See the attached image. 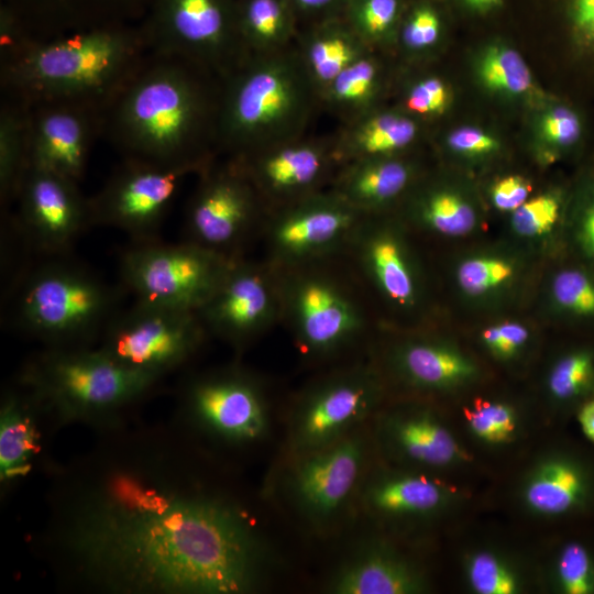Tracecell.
I'll return each mask as SVG.
<instances>
[{
  "mask_svg": "<svg viewBox=\"0 0 594 594\" xmlns=\"http://www.w3.org/2000/svg\"><path fill=\"white\" fill-rule=\"evenodd\" d=\"M364 217L331 188L277 207L266 232L273 263L289 270L334 253L350 244Z\"/></svg>",
  "mask_w": 594,
  "mask_h": 594,
  "instance_id": "7402d4cb",
  "label": "cell"
},
{
  "mask_svg": "<svg viewBox=\"0 0 594 594\" xmlns=\"http://www.w3.org/2000/svg\"><path fill=\"white\" fill-rule=\"evenodd\" d=\"M231 260L189 241L163 244L155 240L128 249L120 272L136 300L197 312Z\"/></svg>",
  "mask_w": 594,
  "mask_h": 594,
  "instance_id": "2e32d148",
  "label": "cell"
},
{
  "mask_svg": "<svg viewBox=\"0 0 594 594\" xmlns=\"http://www.w3.org/2000/svg\"><path fill=\"white\" fill-rule=\"evenodd\" d=\"M160 380L86 345L48 348L25 364L19 378L56 427L84 424L99 430L125 420L128 407Z\"/></svg>",
  "mask_w": 594,
  "mask_h": 594,
  "instance_id": "5b68a950",
  "label": "cell"
},
{
  "mask_svg": "<svg viewBox=\"0 0 594 594\" xmlns=\"http://www.w3.org/2000/svg\"><path fill=\"white\" fill-rule=\"evenodd\" d=\"M384 365L411 397L449 405L479 387L485 370L468 351L449 342L408 339L394 345Z\"/></svg>",
  "mask_w": 594,
  "mask_h": 594,
  "instance_id": "d4e9b609",
  "label": "cell"
},
{
  "mask_svg": "<svg viewBox=\"0 0 594 594\" xmlns=\"http://www.w3.org/2000/svg\"><path fill=\"white\" fill-rule=\"evenodd\" d=\"M151 0H6L34 34L51 36L128 21Z\"/></svg>",
  "mask_w": 594,
  "mask_h": 594,
  "instance_id": "f546056e",
  "label": "cell"
},
{
  "mask_svg": "<svg viewBox=\"0 0 594 594\" xmlns=\"http://www.w3.org/2000/svg\"><path fill=\"white\" fill-rule=\"evenodd\" d=\"M537 404L551 429L561 426L594 393V352L576 349L558 355L541 378Z\"/></svg>",
  "mask_w": 594,
  "mask_h": 594,
  "instance_id": "e575fe53",
  "label": "cell"
},
{
  "mask_svg": "<svg viewBox=\"0 0 594 594\" xmlns=\"http://www.w3.org/2000/svg\"><path fill=\"white\" fill-rule=\"evenodd\" d=\"M556 431L486 485L488 512L536 536L594 513V462Z\"/></svg>",
  "mask_w": 594,
  "mask_h": 594,
  "instance_id": "8992f818",
  "label": "cell"
},
{
  "mask_svg": "<svg viewBox=\"0 0 594 594\" xmlns=\"http://www.w3.org/2000/svg\"><path fill=\"white\" fill-rule=\"evenodd\" d=\"M279 271L282 315L304 353L330 356L359 338L363 315L343 286L305 266Z\"/></svg>",
  "mask_w": 594,
  "mask_h": 594,
  "instance_id": "d6986e66",
  "label": "cell"
},
{
  "mask_svg": "<svg viewBox=\"0 0 594 594\" xmlns=\"http://www.w3.org/2000/svg\"><path fill=\"white\" fill-rule=\"evenodd\" d=\"M447 406L462 442L490 482L513 469L552 430L536 399L476 387Z\"/></svg>",
  "mask_w": 594,
  "mask_h": 594,
  "instance_id": "5bb4252c",
  "label": "cell"
},
{
  "mask_svg": "<svg viewBox=\"0 0 594 594\" xmlns=\"http://www.w3.org/2000/svg\"><path fill=\"white\" fill-rule=\"evenodd\" d=\"M178 416L186 431L229 448L256 444L271 428L262 384L233 365L190 378L180 394Z\"/></svg>",
  "mask_w": 594,
  "mask_h": 594,
  "instance_id": "7c38bea8",
  "label": "cell"
},
{
  "mask_svg": "<svg viewBox=\"0 0 594 594\" xmlns=\"http://www.w3.org/2000/svg\"><path fill=\"white\" fill-rule=\"evenodd\" d=\"M284 486L296 513L311 527H331L354 502L375 460L370 424L323 448L290 457Z\"/></svg>",
  "mask_w": 594,
  "mask_h": 594,
  "instance_id": "9a60e30c",
  "label": "cell"
},
{
  "mask_svg": "<svg viewBox=\"0 0 594 594\" xmlns=\"http://www.w3.org/2000/svg\"><path fill=\"white\" fill-rule=\"evenodd\" d=\"M375 458L482 486L490 480L470 454L447 405L404 397L385 402L370 422Z\"/></svg>",
  "mask_w": 594,
  "mask_h": 594,
  "instance_id": "ba28073f",
  "label": "cell"
},
{
  "mask_svg": "<svg viewBox=\"0 0 594 594\" xmlns=\"http://www.w3.org/2000/svg\"><path fill=\"white\" fill-rule=\"evenodd\" d=\"M111 289L90 271L52 262L29 275L16 302L20 326L48 348L81 346L107 321Z\"/></svg>",
  "mask_w": 594,
  "mask_h": 594,
  "instance_id": "9c48e42d",
  "label": "cell"
},
{
  "mask_svg": "<svg viewBox=\"0 0 594 594\" xmlns=\"http://www.w3.org/2000/svg\"><path fill=\"white\" fill-rule=\"evenodd\" d=\"M209 164L164 165L124 157L88 198L90 223L122 230L138 243L155 241L180 183Z\"/></svg>",
  "mask_w": 594,
  "mask_h": 594,
  "instance_id": "ac0fdd59",
  "label": "cell"
},
{
  "mask_svg": "<svg viewBox=\"0 0 594 594\" xmlns=\"http://www.w3.org/2000/svg\"><path fill=\"white\" fill-rule=\"evenodd\" d=\"M572 18L579 36L594 44V0H574Z\"/></svg>",
  "mask_w": 594,
  "mask_h": 594,
  "instance_id": "f5cc1de1",
  "label": "cell"
},
{
  "mask_svg": "<svg viewBox=\"0 0 594 594\" xmlns=\"http://www.w3.org/2000/svg\"><path fill=\"white\" fill-rule=\"evenodd\" d=\"M482 515L442 543L451 576L465 594H541L538 538L508 520Z\"/></svg>",
  "mask_w": 594,
  "mask_h": 594,
  "instance_id": "30bf717a",
  "label": "cell"
},
{
  "mask_svg": "<svg viewBox=\"0 0 594 594\" xmlns=\"http://www.w3.org/2000/svg\"><path fill=\"white\" fill-rule=\"evenodd\" d=\"M141 25L152 53L189 61L220 80L248 57L237 0H152Z\"/></svg>",
  "mask_w": 594,
  "mask_h": 594,
  "instance_id": "8fae6325",
  "label": "cell"
},
{
  "mask_svg": "<svg viewBox=\"0 0 594 594\" xmlns=\"http://www.w3.org/2000/svg\"><path fill=\"white\" fill-rule=\"evenodd\" d=\"M238 30L246 56L292 47L299 20L289 0H237Z\"/></svg>",
  "mask_w": 594,
  "mask_h": 594,
  "instance_id": "d590c367",
  "label": "cell"
},
{
  "mask_svg": "<svg viewBox=\"0 0 594 594\" xmlns=\"http://www.w3.org/2000/svg\"><path fill=\"white\" fill-rule=\"evenodd\" d=\"M552 292L562 308L580 316L594 315V282L583 272L566 270L559 273Z\"/></svg>",
  "mask_w": 594,
  "mask_h": 594,
  "instance_id": "f6af8a7d",
  "label": "cell"
},
{
  "mask_svg": "<svg viewBox=\"0 0 594 594\" xmlns=\"http://www.w3.org/2000/svg\"><path fill=\"white\" fill-rule=\"evenodd\" d=\"M150 54L142 25L129 22L29 37L0 58L1 96L25 106L68 100L106 111Z\"/></svg>",
  "mask_w": 594,
  "mask_h": 594,
  "instance_id": "3957f363",
  "label": "cell"
},
{
  "mask_svg": "<svg viewBox=\"0 0 594 594\" xmlns=\"http://www.w3.org/2000/svg\"><path fill=\"white\" fill-rule=\"evenodd\" d=\"M541 129L548 142L566 146L578 141L581 133V123L572 110L565 107H557L544 116Z\"/></svg>",
  "mask_w": 594,
  "mask_h": 594,
  "instance_id": "c3c4849f",
  "label": "cell"
},
{
  "mask_svg": "<svg viewBox=\"0 0 594 594\" xmlns=\"http://www.w3.org/2000/svg\"><path fill=\"white\" fill-rule=\"evenodd\" d=\"M356 501L376 529L439 547L462 525L488 512L486 486L395 466L376 458Z\"/></svg>",
  "mask_w": 594,
  "mask_h": 594,
  "instance_id": "52a82bcc",
  "label": "cell"
},
{
  "mask_svg": "<svg viewBox=\"0 0 594 594\" xmlns=\"http://www.w3.org/2000/svg\"><path fill=\"white\" fill-rule=\"evenodd\" d=\"M105 112L97 106L68 100L28 106L30 166L79 184L92 145L102 136Z\"/></svg>",
  "mask_w": 594,
  "mask_h": 594,
  "instance_id": "cb8c5ba5",
  "label": "cell"
},
{
  "mask_svg": "<svg viewBox=\"0 0 594 594\" xmlns=\"http://www.w3.org/2000/svg\"><path fill=\"white\" fill-rule=\"evenodd\" d=\"M215 163L198 174V185L186 209L187 241L234 258L264 202L233 158L220 166Z\"/></svg>",
  "mask_w": 594,
  "mask_h": 594,
  "instance_id": "ffe728a7",
  "label": "cell"
},
{
  "mask_svg": "<svg viewBox=\"0 0 594 594\" xmlns=\"http://www.w3.org/2000/svg\"><path fill=\"white\" fill-rule=\"evenodd\" d=\"M416 216L429 229L452 237L466 234L475 223L471 206L448 190H437L421 197L416 205Z\"/></svg>",
  "mask_w": 594,
  "mask_h": 594,
  "instance_id": "ab89813d",
  "label": "cell"
},
{
  "mask_svg": "<svg viewBox=\"0 0 594 594\" xmlns=\"http://www.w3.org/2000/svg\"><path fill=\"white\" fill-rule=\"evenodd\" d=\"M462 2L470 9L482 13L497 9L503 4V0H462Z\"/></svg>",
  "mask_w": 594,
  "mask_h": 594,
  "instance_id": "9f6ffc18",
  "label": "cell"
},
{
  "mask_svg": "<svg viewBox=\"0 0 594 594\" xmlns=\"http://www.w3.org/2000/svg\"><path fill=\"white\" fill-rule=\"evenodd\" d=\"M350 245L359 266L387 300L400 308L416 305L418 286L415 270L404 242L395 231L369 222L365 216Z\"/></svg>",
  "mask_w": 594,
  "mask_h": 594,
  "instance_id": "83f0119b",
  "label": "cell"
},
{
  "mask_svg": "<svg viewBox=\"0 0 594 594\" xmlns=\"http://www.w3.org/2000/svg\"><path fill=\"white\" fill-rule=\"evenodd\" d=\"M340 166L331 189L365 216L397 199L414 178L413 166L396 156L356 160Z\"/></svg>",
  "mask_w": 594,
  "mask_h": 594,
  "instance_id": "1f68e13d",
  "label": "cell"
},
{
  "mask_svg": "<svg viewBox=\"0 0 594 594\" xmlns=\"http://www.w3.org/2000/svg\"><path fill=\"white\" fill-rule=\"evenodd\" d=\"M418 133V123L410 114L376 109L344 124L333 139L334 154L339 165L363 158L395 156L410 146Z\"/></svg>",
  "mask_w": 594,
  "mask_h": 594,
  "instance_id": "d6a6232c",
  "label": "cell"
},
{
  "mask_svg": "<svg viewBox=\"0 0 594 594\" xmlns=\"http://www.w3.org/2000/svg\"><path fill=\"white\" fill-rule=\"evenodd\" d=\"M560 204L552 195H543L527 200L513 213L512 223L521 235L535 237L547 233L556 224Z\"/></svg>",
  "mask_w": 594,
  "mask_h": 594,
  "instance_id": "bcb514c9",
  "label": "cell"
},
{
  "mask_svg": "<svg viewBox=\"0 0 594 594\" xmlns=\"http://www.w3.org/2000/svg\"><path fill=\"white\" fill-rule=\"evenodd\" d=\"M479 75L491 90L524 94L531 87V75L521 56L505 45L490 46L479 63Z\"/></svg>",
  "mask_w": 594,
  "mask_h": 594,
  "instance_id": "60d3db41",
  "label": "cell"
},
{
  "mask_svg": "<svg viewBox=\"0 0 594 594\" xmlns=\"http://www.w3.org/2000/svg\"><path fill=\"white\" fill-rule=\"evenodd\" d=\"M207 332L196 311L136 300L109 322L99 348L129 369L162 378L198 352Z\"/></svg>",
  "mask_w": 594,
  "mask_h": 594,
  "instance_id": "e0dca14e",
  "label": "cell"
},
{
  "mask_svg": "<svg viewBox=\"0 0 594 594\" xmlns=\"http://www.w3.org/2000/svg\"><path fill=\"white\" fill-rule=\"evenodd\" d=\"M233 158L251 180L263 202L277 207L321 190L339 165L333 140L304 136Z\"/></svg>",
  "mask_w": 594,
  "mask_h": 594,
  "instance_id": "484cf974",
  "label": "cell"
},
{
  "mask_svg": "<svg viewBox=\"0 0 594 594\" xmlns=\"http://www.w3.org/2000/svg\"><path fill=\"white\" fill-rule=\"evenodd\" d=\"M448 145L453 151L477 155L495 151L497 141L485 132L475 128H461L448 136Z\"/></svg>",
  "mask_w": 594,
  "mask_h": 594,
  "instance_id": "f907efd6",
  "label": "cell"
},
{
  "mask_svg": "<svg viewBox=\"0 0 594 594\" xmlns=\"http://www.w3.org/2000/svg\"><path fill=\"white\" fill-rule=\"evenodd\" d=\"M580 234L586 251L594 257V191L584 211Z\"/></svg>",
  "mask_w": 594,
  "mask_h": 594,
  "instance_id": "db71d44e",
  "label": "cell"
},
{
  "mask_svg": "<svg viewBox=\"0 0 594 594\" xmlns=\"http://www.w3.org/2000/svg\"><path fill=\"white\" fill-rule=\"evenodd\" d=\"M441 19L428 1L415 2L404 10L396 40L408 53H422L433 47L440 38Z\"/></svg>",
  "mask_w": 594,
  "mask_h": 594,
  "instance_id": "b9f144b4",
  "label": "cell"
},
{
  "mask_svg": "<svg viewBox=\"0 0 594 594\" xmlns=\"http://www.w3.org/2000/svg\"><path fill=\"white\" fill-rule=\"evenodd\" d=\"M382 373L365 364L317 380L298 396L290 413V457L314 451L367 426L386 402Z\"/></svg>",
  "mask_w": 594,
  "mask_h": 594,
  "instance_id": "4fadbf2b",
  "label": "cell"
},
{
  "mask_svg": "<svg viewBox=\"0 0 594 594\" xmlns=\"http://www.w3.org/2000/svg\"><path fill=\"white\" fill-rule=\"evenodd\" d=\"M349 0H289L299 23H312L339 16Z\"/></svg>",
  "mask_w": 594,
  "mask_h": 594,
  "instance_id": "816d5d0a",
  "label": "cell"
},
{
  "mask_svg": "<svg viewBox=\"0 0 594 594\" xmlns=\"http://www.w3.org/2000/svg\"><path fill=\"white\" fill-rule=\"evenodd\" d=\"M583 435L594 443V398L586 400L575 415Z\"/></svg>",
  "mask_w": 594,
  "mask_h": 594,
  "instance_id": "11a10c76",
  "label": "cell"
},
{
  "mask_svg": "<svg viewBox=\"0 0 594 594\" xmlns=\"http://www.w3.org/2000/svg\"><path fill=\"white\" fill-rule=\"evenodd\" d=\"M530 184L520 176H508L497 182L492 189L495 207L503 211H515L527 201Z\"/></svg>",
  "mask_w": 594,
  "mask_h": 594,
  "instance_id": "681fc988",
  "label": "cell"
},
{
  "mask_svg": "<svg viewBox=\"0 0 594 594\" xmlns=\"http://www.w3.org/2000/svg\"><path fill=\"white\" fill-rule=\"evenodd\" d=\"M55 472L36 538L57 580L108 594H251L272 565L248 509L195 472L178 424L123 420Z\"/></svg>",
  "mask_w": 594,
  "mask_h": 594,
  "instance_id": "6da1fadb",
  "label": "cell"
},
{
  "mask_svg": "<svg viewBox=\"0 0 594 594\" xmlns=\"http://www.w3.org/2000/svg\"><path fill=\"white\" fill-rule=\"evenodd\" d=\"M295 47L320 99L329 84L371 50L342 15L299 29Z\"/></svg>",
  "mask_w": 594,
  "mask_h": 594,
  "instance_id": "4dcf8cb0",
  "label": "cell"
},
{
  "mask_svg": "<svg viewBox=\"0 0 594 594\" xmlns=\"http://www.w3.org/2000/svg\"><path fill=\"white\" fill-rule=\"evenodd\" d=\"M318 105L295 44L248 56L221 80L217 152L239 156L304 136Z\"/></svg>",
  "mask_w": 594,
  "mask_h": 594,
  "instance_id": "277c9868",
  "label": "cell"
},
{
  "mask_svg": "<svg viewBox=\"0 0 594 594\" xmlns=\"http://www.w3.org/2000/svg\"><path fill=\"white\" fill-rule=\"evenodd\" d=\"M30 168L28 106L1 96L0 106V198L16 201Z\"/></svg>",
  "mask_w": 594,
  "mask_h": 594,
  "instance_id": "74e56055",
  "label": "cell"
},
{
  "mask_svg": "<svg viewBox=\"0 0 594 594\" xmlns=\"http://www.w3.org/2000/svg\"><path fill=\"white\" fill-rule=\"evenodd\" d=\"M382 88V67L374 51L338 75L320 95V105L344 124L376 110Z\"/></svg>",
  "mask_w": 594,
  "mask_h": 594,
  "instance_id": "8d00e7d4",
  "label": "cell"
},
{
  "mask_svg": "<svg viewBox=\"0 0 594 594\" xmlns=\"http://www.w3.org/2000/svg\"><path fill=\"white\" fill-rule=\"evenodd\" d=\"M403 13V0H349L341 15L374 51L375 46L396 40Z\"/></svg>",
  "mask_w": 594,
  "mask_h": 594,
  "instance_id": "f35d334b",
  "label": "cell"
},
{
  "mask_svg": "<svg viewBox=\"0 0 594 594\" xmlns=\"http://www.w3.org/2000/svg\"><path fill=\"white\" fill-rule=\"evenodd\" d=\"M221 80L184 58L152 53L107 108L102 136L124 157L211 163Z\"/></svg>",
  "mask_w": 594,
  "mask_h": 594,
  "instance_id": "7a4b0ae2",
  "label": "cell"
},
{
  "mask_svg": "<svg viewBox=\"0 0 594 594\" xmlns=\"http://www.w3.org/2000/svg\"><path fill=\"white\" fill-rule=\"evenodd\" d=\"M439 546L406 541L375 531L339 564L326 584L331 594H430L438 571L431 559Z\"/></svg>",
  "mask_w": 594,
  "mask_h": 594,
  "instance_id": "44dd1931",
  "label": "cell"
},
{
  "mask_svg": "<svg viewBox=\"0 0 594 594\" xmlns=\"http://www.w3.org/2000/svg\"><path fill=\"white\" fill-rule=\"evenodd\" d=\"M43 420L47 418L42 408L23 387L7 391L2 396L0 485L4 490L20 484L37 464L43 449Z\"/></svg>",
  "mask_w": 594,
  "mask_h": 594,
  "instance_id": "f1b7e54d",
  "label": "cell"
},
{
  "mask_svg": "<svg viewBox=\"0 0 594 594\" xmlns=\"http://www.w3.org/2000/svg\"><path fill=\"white\" fill-rule=\"evenodd\" d=\"M449 91L438 77L427 76L411 82L405 94L404 109L413 116H438L448 107Z\"/></svg>",
  "mask_w": 594,
  "mask_h": 594,
  "instance_id": "7dc6e473",
  "label": "cell"
},
{
  "mask_svg": "<svg viewBox=\"0 0 594 594\" xmlns=\"http://www.w3.org/2000/svg\"><path fill=\"white\" fill-rule=\"evenodd\" d=\"M16 202L19 226L46 254L65 252L91 226L78 183L41 167L30 166Z\"/></svg>",
  "mask_w": 594,
  "mask_h": 594,
  "instance_id": "4316f807",
  "label": "cell"
},
{
  "mask_svg": "<svg viewBox=\"0 0 594 594\" xmlns=\"http://www.w3.org/2000/svg\"><path fill=\"white\" fill-rule=\"evenodd\" d=\"M541 594H594V550L562 530L537 536Z\"/></svg>",
  "mask_w": 594,
  "mask_h": 594,
  "instance_id": "836d02e7",
  "label": "cell"
},
{
  "mask_svg": "<svg viewBox=\"0 0 594 594\" xmlns=\"http://www.w3.org/2000/svg\"><path fill=\"white\" fill-rule=\"evenodd\" d=\"M482 344L496 362L512 364L518 362L529 343V331L516 322L491 326L481 333Z\"/></svg>",
  "mask_w": 594,
  "mask_h": 594,
  "instance_id": "ee69618b",
  "label": "cell"
},
{
  "mask_svg": "<svg viewBox=\"0 0 594 594\" xmlns=\"http://www.w3.org/2000/svg\"><path fill=\"white\" fill-rule=\"evenodd\" d=\"M197 314L208 332L242 346L282 315L278 275L234 257Z\"/></svg>",
  "mask_w": 594,
  "mask_h": 594,
  "instance_id": "603a6c76",
  "label": "cell"
},
{
  "mask_svg": "<svg viewBox=\"0 0 594 594\" xmlns=\"http://www.w3.org/2000/svg\"><path fill=\"white\" fill-rule=\"evenodd\" d=\"M513 273L512 264L505 260L474 257L460 265L458 280L468 294L481 295L508 280Z\"/></svg>",
  "mask_w": 594,
  "mask_h": 594,
  "instance_id": "7bdbcfd3",
  "label": "cell"
}]
</instances>
